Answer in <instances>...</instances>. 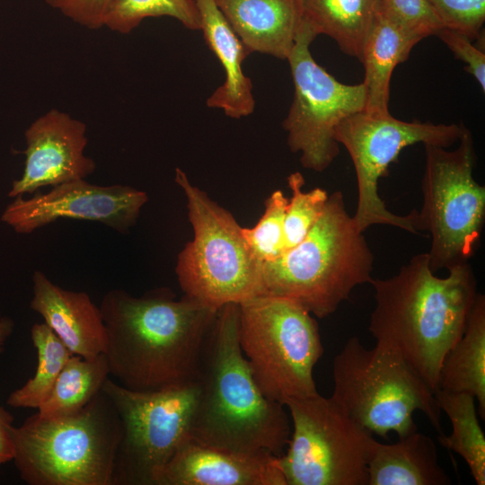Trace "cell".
Listing matches in <instances>:
<instances>
[{"label":"cell","mask_w":485,"mask_h":485,"mask_svg":"<svg viewBox=\"0 0 485 485\" xmlns=\"http://www.w3.org/2000/svg\"><path fill=\"white\" fill-rule=\"evenodd\" d=\"M110 375L125 388L153 392L197 379L219 309L160 287L136 297L114 289L100 305Z\"/></svg>","instance_id":"6da1fadb"},{"label":"cell","mask_w":485,"mask_h":485,"mask_svg":"<svg viewBox=\"0 0 485 485\" xmlns=\"http://www.w3.org/2000/svg\"><path fill=\"white\" fill-rule=\"evenodd\" d=\"M369 284L375 306L368 330L375 345L401 357L435 392L444 358L462 337L478 295L472 266H454L439 278L424 252Z\"/></svg>","instance_id":"7a4b0ae2"},{"label":"cell","mask_w":485,"mask_h":485,"mask_svg":"<svg viewBox=\"0 0 485 485\" xmlns=\"http://www.w3.org/2000/svg\"><path fill=\"white\" fill-rule=\"evenodd\" d=\"M190 436L204 445L242 454L281 456L289 442L286 406L257 384L239 343V304L219 308L206 342Z\"/></svg>","instance_id":"3957f363"},{"label":"cell","mask_w":485,"mask_h":485,"mask_svg":"<svg viewBox=\"0 0 485 485\" xmlns=\"http://www.w3.org/2000/svg\"><path fill=\"white\" fill-rule=\"evenodd\" d=\"M374 260L342 192L336 190L305 237L262 264L265 294L292 299L313 316L325 318L357 286L370 282Z\"/></svg>","instance_id":"277c9868"},{"label":"cell","mask_w":485,"mask_h":485,"mask_svg":"<svg viewBox=\"0 0 485 485\" xmlns=\"http://www.w3.org/2000/svg\"><path fill=\"white\" fill-rule=\"evenodd\" d=\"M15 467L30 485H112L120 418L101 391L78 411L11 426Z\"/></svg>","instance_id":"5b68a950"},{"label":"cell","mask_w":485,"mask_h":485,"mask_svg":"<svg viewBox=\"0 0 485 485\" xmlns=\"http://www.w3.org/2000/svg\"><path fill=\"white\" fill-rule=\"evenodd\" d=\"M331 396L363 428L387 438L418 430L413 413L421 411L442 434L441 410L434 392L398 355L375 345L366 348L349 338L332 364Z\"/></svg>","instance_id":"8992f818"},{"label":"cell","mask_w":485,"mask_h":485,"mask_svg":"<svg viewBox=\"0 0 485 485\" xmlns=\"http://www.w3.org/2000/svg\"><path fill=\"white\" fill-rule=\"evenodd\" d=\"M193 240L178 254L175 273L184 295L219 309L265 294L262 263L248 246L233 215L176 168Z\"/></svg>","instance_id":"52a82bcc"},{"label":"cell","mask_w":485,"mask_h":485,"mask_svg":"<svg viewBox=\"0 0 485 485\" xmlns=\"http://www.w3.org/2000/svg\"><path fill=\"white\" fill-rule=\"evenodd\" d=\"M297 302L262 294L239 304V343L270 400L286 404L318 394L313 368L324 348L316 320Z\"/></svg>","instance_id":"ba28073f"},{"label":"cell","mask_w":485,"mask_h":485,"mask_svg":"<svg viewBox=\"0 0 485 485\" xmlns=\"http://www.w3.org/2000/svg\"><path fill=\"white\" fill-rule=\"evenodd\" d=\"M454 150L424 145L422 206L415 226L430 235L429 267L436 271L468 263L477 251L485 220V187L473 177L476 152L464 127Z\"/></svg>","instance_id":"9c48e42d"},{"label":"cell","mask_w":485,"mask_h":485,"mask_svg":"<svg viewBox=\"0 0 485 485\" xmlns=\"http://www.w3.org/2000/svg\"><path fill=\"white\" fill-rule=\"evenodd\" d=\"M286 408L291 435L278 461L287 485H367L370 431L320 393Z\"/></svg>","instance_id":"30bf717a"},{"label":"cell","mask_w":485,"mask_h":485,"mask_svg":"<svg viewBox=\"0 0 485 485\" xmlns=\"http://www.w3.org/2000/svg\"><path fill=\"white\" fill-rule=\"evenodd\" d=\"M101 391L122 424L112 485H154L157 473L190 437L199 393L197 379L163 390L139 392L109 377Z\"/></svg>","instance_id":"8fae6325"},{"label":"cell","mask_w":485,"mask_h":485,"mask_svg":"<svg viewBox=\"0 0 485 485\" xmlns=\"http://www.w3.org/2000/svg\"><path fill=\"white\" fill-rule=\"evenodd\" d=\"M463 124H434L414 119L404 121L388 114L365 110L342 119L335 129V139L348 151L357 183V205L352 216L357 229L365 232L374 225H392L412 234L417 210L406 216L388 210L378 194V182L388 175L391 163L405 147L423 145L449 147L461 137Z\"/></svg>","instance_id":"7c38bea8"},{"label":"cell","mask_w":485,"mask_h":485,"mask_svg":"<svg viewBox=\"0 0 485 485\" xmlns=\"http://www.w3.org/2000/svg\"><path fill=\"white\" fill-rule=\"evenodd\" d=\"M304 20L287 60L290 65L294 96L283 128L293 153L300 154L305 169L322 172L340 154L335 129L345 118L365 110L363 83L338 81L313 59L310 45L317 37Z\"/></svg>","instance_id":"4fadbf2b"},{"label":"cell","mask_w":485,"mask_h":485,"mask_svg":"<svg viewBox=\"0 0 485 485\" xmlns=\"http://www.w3.org/2000/svg\"><path fill=\"white\" fill-rule=\"evenodd\" d=\"M147 201L145 191L130 186H100L80 179L53 186L48 192H38L30 198L17 196L1 219L19 234H31L59 218L99 222L126 233Z\"/></svg>","instance_id":"5bb4252c"},{"label":"cell","mask_w":485,"mask_h":485,"mask_svg":"<svg viewBox=\"0 0 485 485\" xmlns=\"http://www.w3.org/2000/svg\"><path fill=\"white\" fill-rule=\"evenodd\" d=\"M24 137L23 173L13 181L9 197L85 179L96 169L95 162L84 154L86 125L66 112L48 110L29 126Z\"/></svg>","instance_id":"9a60e30c"},{"label":"cell","mask_w":485,"mask_h":485,"mask_svg":"<svg viewBox=\"0 0 485 485\" xmlns=\"http://www.w3.org/2000/svg\"><path fill=\"white\" fill-rule=\"evenodd\" d=\"M278 456L242 454L185 440L154 485H287Z\"/></svg>","instance_id":"2e32d148"},{"label":"cell","mask_w":485,"mask_h":485,"mask_svg":"<svg viewBox=\"0 0 485 485\" xmlns=\"http://www.w3.org/2000/svg\"><path fill=\"white\" fill-rule=\"evenodd\" d=\"M32 293L31 308L73 355L92 358L105 352L107 333L101 309L85 292L66 290L37 270Z\"/></svg>","instance_id":"e0dca14e"},{"label":"cell","mask_w":485,"mask_h":485,"mask_svg":"<svg viewBox=\"0 0 485 485\" xmlns=\"http://www.w3.org/2000/svg\"><path fill=\"white\" fill-rule=\"evenodd\" d=\"M250 54L287 59L302 23L298 0H214Z\"/></svg>","instance_id":"ac0fdd59"},{"label":"cell","mask_w":485,"mask_h":485,"mask_svg":"<svg viewBox=\"0 0 485 485\" xmlns=\"http://www.w3.org/2000/svg\"><path fill=\"white\" fill-rule=\"evenodd\" d=\"M200 13L206 44L222 64L225 80L207 100L209 108L222 109L233 119L251 114L255 101L252 83L242 71V63L250 55L234 32L214 0H195Z\"/></svg>","instance_id":"d6986e66"},{"label":"cell","mask_w":485,"mask_h":485,"mask_svg":"<svg viewBox=\"0 0 485 485\" xmlns=\"http://www.w3.org/2000/svg\"><path fill=\"white\" fill-rule=\"evenodd\" d=\"M367 485H450L434 440L418 430L393 444L373 441Z\"/></svg>","instance_id":"ffe728a7"},{"label":"cell","mask_w":485,"mask_h":485,"mask_svg":"<svg viewBox=\"0 0 485 485\" xmlns=\"http://www.w3.org/2000/svg\"><path fill=\"white\" fill-rule=\"evenodd\" d=\"M438 389L472 395L485 419V295L481 293L462 337L444 358Z\"/></svg>","instance_id":"44dd1931"},{"label":"cell","mask_w":485,"mask_h":485,"mask_svg":"<svg viewBox=\"0 0 485 485\" xmlns=\"http://www.w3.org/2000/svg\"><path fill=\"white\" fill-rule=\"evenodd\" d=\"M417 42L376 13L366 37L360 62L365 67L363 84L366 92L365 111L388 114L390 82L395 66L406 61Z\"/></svg>","instance_id":"7402d4cb"},{"label":"cell","mask_w":485,"mask_h":485,"mask_svg":"<svg viewBox=\"0 0 485 485\" xmlns=\"http://www.w3.org/2000/svg\"><path fill=\"white\" fill-rule=\"evenodd\" d=\"M303 20L317 33L331 37L340 50L362 57L375 19L378 0H298Z\"/></svg>","instance_id":"603a6c76"},{"label":"cell","mask_w":485,"mask_h":485,"mask_svg":"<svg viewBox=\"0 0 485 485\" xmlns=\"http://www.w3.org/2000/svg\"><path fill=\"white\" fill-rule=\"evenodd\" d=\"M435 398L452 425L450 435L439 434V444L459 454L477 485L485 484V436L479 423L475 398L467 392L437 389Z\"/></svg>","instance_id":"cb8c5ba5"},{"label":"cell","mask_w":485,"mask_h":485,"mask_svg":"<svg viewBox=\"0 0 485 485\" xmlns=\"http://www.w3.org/2000/svg\"><path fill=\"white\" fill-rule=\"evenodd\" d=\"M109 376L104 354L92 358L72 355L37 414L44 419H54L78 411L101 391Z\"/></svg>","instance_id":"d4e9b609"},{"label":"cell","mask_w":485,"mask_h":485,"mask_svg":"<svg viewBox=\"0 0 485 485\" xmlns=\"http://www.w3.org/2000/svg\"><path fill=\"white\" fill-rule=\"evenodd\" d=\"M37 350L38 364L34 375L13 391L7 404L13 408L39 409L50 394L66 363L73 355L56 333L45 323H35L31 330Z\"/></svg>","instance_id":"484cf974"},{"label":"cell","mask_w":485,"mask_h":485,"mask_svg":"<svg viewBox=\"0 0 485 485\" xmlns=\"http://www.w3.org/2000/svg\"><path fill=\"white\" fill-rule=\"evenodd\" d=\"M160 16L172 17L190 30L198 31L201 27L195 0H111L103 27L128 34L146 18Z\"/></svg>","instance_id":"4316f807"},{"label":"cell","mask_w":485,"mask_h":485,"mask_svg":"<svg viewBox=\"0 0 485 485\" xmlns=\"http://www.w3.org/2000/svg\"><path fill=\"white\" fill-rule=\"evenodd\" d=\"M287 202L282 190L273 191L265 200L258 223L251 228L242 227L248 246L262 264L275 260L286 251L284 222Z\"/></svg>","instance_id":"83f0119b"},{"label":"cell","mask_w":485,"mask_h":485,"mask_svg":"<svg viewBox=\"0 0 485 485\" xmlns=\"http://www.w3.org/2000/svg\"><path fill=\"white\" fill-rule=\"evenodd\" d=\"M292 196L285 214L286 250L300 242L322 214L329 194L322 188L304 191V179L295 172L287 177Z\"/></svg>","instance_id":"f1b7e54d"},{"label":"cell","mask_w":485,"mask_h":485,"mask_svg":"<svg viewBox=\"0 0 485 485\" xmlns=\"http://www.w3.org/2000/svg\"><path fill=\"white\" fill-rule=\"evenodd\" d=\"M377 13L417 43L443 28L427 0H378Z\"/></svg>","instance_id":"f546056e"},{"label":"cell","mask_w":485,"mask_h":485,"mask_svg":"<svg viewBox=\"0 0 485 485\" xmlns=\"http://www.w3.org/2000/svg\"><path fill=\"white\" fill-rule=\"evenodd\" d=\"M443 27L466 35L472 41L481 37L485 0H427Z\"/></svg>","instance_id":"4dcf8cb0"},{"label":"cell","mask_w":485,"mask_h":485,"mask_svg":"<svg viewBox=\"0 0 485 485\" xmlns=\"http://www.w3.org/2000/svg\"><path fill=\"white\" fill-rule=\"evenodd\" d=\"M436 35L448 47L456 58L465 64V69L485 91V54L472 44V40L457 31L441 28Z\"/></svg>","instance_id":"1f68e13d"},{"label":"cell","mask_w":485,"mask_h":485,"mask_svg":"<svg viewBox=\"0 0 485 485\" xmlns=\"http://www.w3.org/2000/svg\"><path fill=\"white\" fill-rule=\"evenodd\" d=\"M80 26L96 30L103 27L111 0H41Z\"/></svg>","instance_id":"d6a6232c"},{"label":"cell","mask_w":485,"mask_h":485,"mask_svg":"<svg viewBox=\"0 0 485 485\" xmlns=\"http://www.w3.org/2000/svg\"><path fill=\"white\" fill-rule=\"evenodd\" d=\"M13 421V415L0 405V464L13 458V445L9 432Z\"/></svg>","instance_id":"836d02e7"},{"label":"cell","mask_w":485,"mask_h":485,"mask_svg":"<svg viewBox=\"0 0 485 485\" xmlns=\"http://www.w3.org/2000/svg\"><path fill=\"white\" fill-rule=\"evenodd\" d=\"M13 322L11 319L4 317L0 319V353L4 350V346L12 334Z\"/></svg>","instance_id":"e575fe53"}]
</instances>
